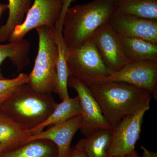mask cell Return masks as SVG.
I'll return each mask as SVG.
<instances>
[{"mask_svg": "<svg viewBox=\"0 0 157 157\" xmlns=\"http://www.w3.org/2000/svg\"><path fill=\"white\" fill-rule=\"evenodd\" d=\"M30 48V43L24 39L7 44H0V78H5L2 75L1 66L6 59H9L15 66L17 72H20L29 64Z\"/></svg>", "mask_w": 157, "mask_h": 157, "instance_id": "18", "label": "cell"}, {"mask_svg": "<svg viewBox=\"0 0 157 157\" xmlns=\"http://www.w3.org/2000/svg\"><path fill=\"white\" fill-rule=\"evenodd\" d=\"M116 11L114 0H93L70 7L63 22V39L67 48L77 46L91 38L108 23Z\"/></svg>", "mask_w": 157, "mask_h": 157, "instance_id": "2", "label": "cell"}, {"mask_svg": "<svg viewBox=\"0 0 157 157\" xmlns=\"http://www.w3.org/2000/svg\"><path fill=\"white\" fill-rule=\"evenodd\" d=\"M112 136V129L97 131L85 137L75 147L86 157H108Z\"/></svg>", "mask_w": 157, "mask_h": 157, "instance_id": "13", "label": "cell"}, {"mask_svg": "<svg viewBox=\"0 0 157 157\" xmlns=\"http://www.w3.org/2000/svg\"><path fill=\"white\" fill-rule=\"evenodd\" d=\"M31 135L28 130L0 113V145L2 151L25 143Z\"/></svg>", "mask_w": 157, "mask_h": 157, "instance_id": "16", "label": "cell"}, {"mask_svg": "<svg viewBox=\"0 0 157 157\" xmlns=\"http://www.w3.org/2000/svg\"><path fill=\"white\" fill-rule=\"evenodd\" d=\"M81 116L71 119L63 123L51 127L50 128L28 137L25 143L36 139L51 140L58 149V157H67L71 149V144L74 135L79 130Z\"/></svg>", "mask_w": 157, "mask_h": 157, "instance_id": "12", "label": "cell"}, {"mask_svg": "<svg viewBox=\"0 0 157 157\" xmlns=\"http://www.w3.org/2000/svg\"><path fill=\"white\" fill-rule=\"evenodd\" d=\"M108 23L121 36L143 39L157 44V20L115 11Z\"/></svg>", "mask_w": 157, "mask_h": 157, "instance_id": "11", "label": "cell"}, {"mask_svg": "<svg viewBox=\"0 0 157 157\" xmlns=\"http://www.w3.org/2000/svg\"><path fill=\"white\" fill-rule=\"evenodd\" d=\"M75 1L76 0H63L61 11L59 17L55 26V29L57 32H62L65 14L68 9L70 7L72 3L75 2Z\"/></svg>", "mask_w": 157, "mask_h": 157, "instance_id": "23", "label": "cell"}, {"mask_svg": "<svg viewBox=\"0 0 157 157\" xmlns=\"http://www.w3.org/2000/svg\"><path fill=\"white\" fill-rule=\"evenodd\" d=\"M107 82H124L149 91L157 99V62H130L119 71L112 72Z\"/></svg>", "mask_w": 157, "mask_h": 157, "instance_id": "9", "label": "cell"}, {"mask_svg": "<svg viewBox=\"0 0 157 157\" xmlns=\"http://www.w3.org/2000/svg\"><path fill=\"white\" fill-rule=\"evenodd\" d=\"M108 157H143L140 156L139 154L135 151L132 152V153L129 154L121 156H109Z\"/></svg>", "mask_w": 157, "mask_h": 157, "instance_id": "27", "label": "cell"}, {"mask_svg": "<svg viewBox=\"0 0 157 157\" xmlns=\"http://www.w3.org/2000/svg\"><path fill=\"white\" fill-rule=\"evenodd\" d=\"M116 11L157 20V0H114Z\"/></svg>", "mask_w": 157, "mask_h": 157, "instance_id": "19", "label": "cell"}, {"mask_svg": "<svg viewBox=\"0 0 157 157\" xmlns=\"http://www.w3.org/2000/svg\"><path fill=\"white\" fill-rule=\"evenodd\" d=\"M65 56L69 76L87 86L106 82L112 73L104 64L91 39L67 48Z\"/></svg>", "mask_w": 157, "mask_h": 157, "instance_id": "5", "label": "cell"}, {"mask_svg": "<svg viewBox=\"0 0 157 157\" xmlns=\"http://www.w3.org/2000/svg\"><path fill=\"white\" fill-rule=\"evenodd\" d=\"M56 144L48 139H36L28 141L0 153V157H58Z\"/></svg>", "mask_w": 157, "mask_h": 157, "instance_id": "15", "label": "cell"}, {"mask_svg": "<svg viewBox=\"0 0 157 157\" xmlns=\"http://www.w3.org/2000/svg\"><path fill=\"white\" fill-rule=\"evenodd\" d=\"M68 86L75 90L78 94L81 109L79 130L85 137L100 130L112 129L87 86L73 76H69Z\"/></svg>", "mask_w": 157, "mask_h": 157, "instance_id": "8", "label": "cell"}, {"mask_svg": "<svg viewBox=\"0 0 157 157\" xmlns=\"http://www.w3.org/2000/svg\"><path fill=\"white\" fill-rule=\"evenodd\" d=\"M28 74L21 73L12 78H0V99H7L17 88L29 82Z\"/></svg>", "mask_w": 157, "mask_h": 157, "instance_id": "22", "label": "cell"}, {"mask_svg": "<svg viewBox=\"0 0 157 157\" xmlns=\"http://www.w3.org/2000/svg\"><path fill=\"white\" fill-rule=\"evenodd\" d=\"M63 0H34L25 18L13 30L8 41L23 39L29 32L42 26L55 28L61 11Z\"/></svg>", "mask_w": 157, "mask_h": 157, "instance_id": "6", "label": "cell"}, {"mask_svg": "<svg viewBox=\"0 0 157 157\" xmlns=\"http://www.w3.org/2000/svg\"><path fill=\"white\" fill-rule=\"evenodd\" d=\"M33 0H9V16L0 26V42L8 41L14 28L23 21Z\"/></svg>", "mask_w": 157, "mask_h": 157, "instance_id": "20", "label": "cell"}, {"mask_svg": "<svg viewBox=\"0 0 157 157\" xmlns=\"http://www.w3.org/2000/svg\"><path fill=\"white\" fill-rule=\"evenodd\" d=\"M140 148L143 150V157H157V153L150 151L143 146L140 147Z\"/></svg>", "mask_w": 157, "mask_h": 157, "instance_id": "25", "label": "cell"}, {"mask_svg": "<svg viewBox=\"0 0 157 157\" xmlns=\"http://www.w3.org/2000/svg\"><path fill=\"white\" fill-rule=\"evenodd\" d=\"M81 114V107L78 96L70 98L58 104L53 112L41 124L28 131L31 135H35L44 131L46 127L63 123Z\"/></svg>", "mask_w": 157, "mask_h": 157, "instance_id": "14", "label": "cell"}, {"mask_svg": "<svg viewBox=\"0 0 157 157\" xmlns=\"http://www.w3.org/2000/svg\"><path fill=\"white\" fill-rule=\"evenodd\" d=\"M58 56L56 64V83L54 92L62 101L70 98L68 90L69 71L66 62L65 52L67 46L63 39L62 32H57L55 29Z\"/></svg>", "mask_w": 157, "mask_h": 157, "instance_id": "21", "label": "cell"}, {"mask_svg": "<svg viewBox=\"0 0 157 157\" xmlns=\"http://www.w3.org/2000/svg\"><path fill=\"white\" fill-rule=\"evenodd\" d=\"M6 99H0V106H1V104H2V103L4 102V101L6 100Z\"/></svg>", "mask_w": 157, "mask_h": 157, "instance_id": "28", "label": "cell"}, {"mask_svg": "<svg viewBox=\"0 0 157 157\" xmlns=\"http://www.w3.org/2000/svg\"><path fill=\"white\" fill-rule=\"evenodd\" d=\"M90 39L104 64L111 72L119 71L130 63L124 54L120 36L108 23L97 30Z\"/></svg>", "mask_w": 157, "mask_h": 157, "instance_id": "10", "label": "cell"}, {"mask_svg": "<svg viewBox=\"0 0 157 157\" xmlns=\"http://www.w3.org/2000/svg\"><path fill=\"white\" fill-rule=\"evenodd\" d=\"M3 151V148L1 146V145H0V153L2 152V151Z\"/></svg>", "mask_w": 157, "mask_h": 157, "instance_id": "29", "label": "cell"}, {"mask_svg": "<svg viewBox=\"0 0 157 157\" xmlns=\"http://www.w3.org/2000/svg\"><path fill=\"white\" fill-rule=\"evenodd\" d=\"M36 29L39 37L38 53L27 84L37 92L52 94L56 86L58 56L55 28L42 26Z\"/></svg>", "mask_w": 157, "mask_h": 157, "instance_id": "4", "label": "cell"}, {"mask_svg": "<svg viewBox=\"0 0 157 157\" xmlns=\"http://www.w3.org/2000/svg\"><path fill=\"white\" fill-rule=\"evenodd\" d=\"M67 157H86L85 155L75 147H71L70 152Z\"/></svg>", "mask_w": 157, "mask_h": 157, "instance_id": "24", "label": "cell"}, {"mask_svg": "<svg viewBox=\"0 0 157 157\" xmlns=\"http://www.w3.org/2000/svg\"><path fill=\"white\" fill-rule=\"evenodd\" d=\"M8 9H9L8 4L0 3V18L2 16L3 14Z\"/></svg>", "mask_w": 157, "mask_h": 157, "instance_id": "26", "label": "cell"}, {"mask_svg": "<svg viewBox=\"0 0 157 157\" xmlns=\"http://www.w3.org/2000/svg\"><path fill=\"white\" fill-rule=\"evenodd\" d=\"M58 104L52 94L37 92L25 83L4 101L0 113L30 130L46 120Z\"/></svg>", "mask_w": 157, "mask_h": 157, "instance_id": "3", "label": "cell"}, {"mask_svg": "<svg viewBox=\"0 0 157 157\" xmlns=\"http://www.w3.org/2000/svg\"><path fill=\"white\" fill-rule=\"evenodd\" d=\"M88 87L112 128L152 98L149 91L125 82H106Z\"/></svg>", "mask_w": 157, "mask_h": 157, "instance_id": "1", "label": "cell"}, {"mask_svg": "<svg viewBox=\"0 0 157 157\" xmlns=\"http://www.w3.org/2000/svg\"><path fill=\"white\" fill-rule=\"evenodd\" d=\"M120 37L124 54L130 63L138 61L157 62V44L143 39Z\"/></svg>", "mask_w": 157, "mask_h": 157, "instance_id": "17", "label": "cell"}, {"mask_svg": "<svg viewBox=\"0 0 157 157\" xmlns=\"http://www.w3.org/2000/svg\"><path fill=\"white\" fill-rule=\"evenodd\" d=\"M150 102L124 118L113 128L109 156H121L135 151V145L140 138L144 117L150 108Z\"/></svg>", "mask_w": 157, "mask_h": 157, "instance_id": "7", "label": "cell"}]
</instances>
